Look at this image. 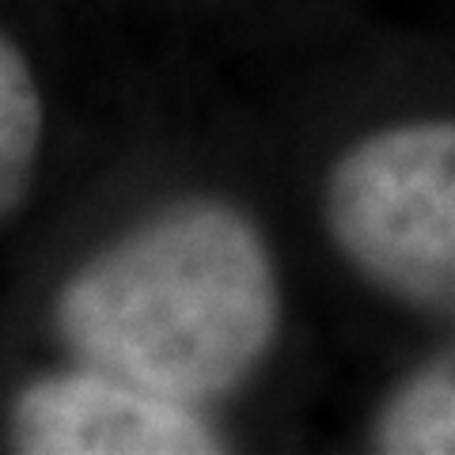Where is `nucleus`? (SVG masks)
I'll return each instance as SVG.
<instances>
[{"mask_svg":"<svg viewBox=\"0 0 455 455\" xmlns=\"http://www.w3.org/2000/svg\"><path fill=\"white\" fill-rule=\"evenodd\" d=\"M42 152V99L31 65L12 38L0 35V220L31 190Z\"/></svg>","mask_w":455,"mask_h":455,"instance_id":"obj_5","label":"nucleus"},{"mask_svg":"<svg viewBox=\"0 0 455 455\" xmlns=\"http://www.w3.org/2000/svg\"><path fill=\"white\" fill-rule=\"evenodd\" d=\"M372 448L383 455H455V341L387 395L372 425Z\"/></svg>","mask_w":455,"mask_h":455,"instance_id":"obj_4","label":"nucleus"},{"mask_svg":"<svg viewBox=\"0 0 455 455\" xmlns=\"http://www.w3.org/2000/svg\"><path fill=\"white\" fill-rule=\"evenodd\" d=\"M53 326L80 368L205 406L243 387L274 349L277 266L239 209L187 202L80 266Z\"/></svg>","mask_w":455,"mask_h":455,"instance_id":"obj_1","label":"nucleus"},{"mask_svg":"<svg viewBox=\"0 0 455 455\" xmlns=\"http://www.w3.org/2000/svg\"><path fill=\"white\" fill-rule=\"evenodd\" d=\"M326 232L391 300L455 311V122H406L338 156Z\"/></svg>","mask_w":455,"mask_h":455,"instance_id":"obj_2","label":"nucleus"},{"mask_svg":"<svg viewBox=\"0 0 455 455\" xmlns=\"http://www.w3.org/2000/svg\"><path fill=\"white\" fill-rule=\"evenodd\" d=\"M12 448L23 455H212L224 451L197 406L152 395L92 368L46 376L12 406Z\"/></svg>","mask_w":455,"mask_h":455,"instance_id":"obj_3","label":"nucleus"}]
</instances>
